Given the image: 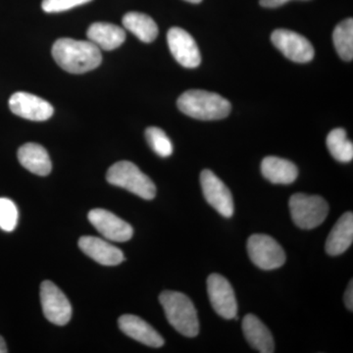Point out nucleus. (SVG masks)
<instances>
[{"instance_id": "obj_1", "label": "nucleus", "mask_w": 353, "mask_h": 353, "mask_svg": "<svg viewBox=\"0 0 353 353\" xmlns=\"http://www.w3.org/2000/svg\"><path fill=\"white\" fill-rule=\"evenodd\" d=\"M55 62L65 71L72 74H83L101 65V50L90 41L59 39L52 46Z\"/></svg>"}, {"instance_id": "obj_2", "label": "nucleus", "mask_w": 353, "mask_h": 353, "mask_svg": "<svg viewBox=\"0 0 353 353\" xmlns=\"http://www.w3.org/2000/svg\"><path fill=\"white\" fill-rule=\"evenodd\" d=\"M178 108L185 115L197 120H221L229 116L232 105L228 99L214 92L190 90L179 97Z\"/></svg>"}, {"instance_id": "obj_3", "label": "nucleus", "mask_w": 353, "mask_h": 353, "mask_svg": "<svg viewBox=\"0 0 353 353\" xmlns=\"http://www.w3.org/2000/svg\"><path fill=\"white\" fill-rule=\"evenodd\" d=\"M167 320L179 333L194 338L199 333L197 311L189 297L182 292L166 290L159 296Z\"/></svg>"}, {"instance_id": "obj_4", "label": "nucleus", "mask_w": 353, "mask_h": 353, "mask_svg": "<svg viewBox=\"0 0 353 353\" xmlns=\"http://www.w3.org/2000/svg\"><path fill=\"white\" fill-rule=\"evenodd\" d=\"M106 179L111 185L129 190L146 201H152L157 196L154 183L132 162L120 161L112 165Z\"/></svg>"}, {"instance_id": "obj_5", "label": "nucleus", "mask_w": 353, "mask_h": 353, "mask_svg": "<svg viewBox=\"0 0 353 353\" xmlns=\"http://www.w3.org/2000/svg\"><path fill=\"white\" fill-rule=\"evenodd\" d=\"M289 204L292 221L301 229H315L328 216V203L319 196L296 194L290 197Z\"/></svg>"}, {"instance_id": "obj_6", "label": "nucleus", "mask_w": 353, "mask_h": 353, "mask_svg": "<svg viewBox=\"0 0 353 353\" xmlns=\"http://www.w3.org/2000/svg\"><path fill=\"white\" fill-rule=\"evenodd\" d=\"M248 252L253 264L262 270L280 268L285 262L282 246L267 234H252L248 241Z\"/></svg>"}, {"instance_id": "obj_7", "label": "nucleus", "mask_w": 353, "mask_h": 353, "mask_svg": "<svg viewBox=\"0 0 353 353\" xmlns=\"http://www.w3.org/2000/svg\"><path fill=\"white\" fill-rule=\"evenodd\" d=\"M41 303L46 319L57 326H64L72 317V306L63 292L50 281L41 285Z\"/></svg>"}, {"instance_id": "obj_8", "label": "nucleus", "mask_w": 353, "mask_h": 353, "mask_svg": "<svg viewBox=\"0 0 353 353\" xmlns=\"http://www.w3.org/2000/svg\"><path fill=\"white\" fill-rule=\"evenodd\" d=\"M208 292L211 305L224 319H236L238 301L229 281L219 274H211L208 279Z\"/></svg>"}, {"instance_id": "obj_9", "label": "nucleus", "mask_w": 353, "mask_h": 353, "mask_svg": "<svg viewBox=\"0 0 353 353\" xmlns=\"http://www.w3.org/2000/svg\"><path fill=\"white\" fill-rule=\"evenodd\" d=\"M271 41L288 59L296 63H307L314 57L312 44L301 34L289 30H276L271 36Z\"/></svg>"}, {"instance_id": "obj_10", "label": "nucleus", "mask_w": 353, "mask_h": 353, "mask_svg": "<svg viewBox=\"0 0 353 353\" xmlns=\"http://www.w3.org/2000/svg\"><path fill=\"white\" fill-rule=\"evenodd\" d=\"M201 185L208 203L224 217H232L234 214V201L227 185L208 169L201 172Z\"/></svg>"}, {"instance_id": "obj_11", "label": "nucleus", "mask_w": 353, "mask_h": 353, "mask_svg": "<svg viewBox=\"0 0 353 353\" xmlns=\"http://www.w3.org/2000/svg\"><path fill=\"white\" fill-rule=\"evenodd\" d=\"M169 50L178 63L185 68H196L201 62V52L194 39L181 28H171L167 34Z\"/></svg>"}, {"instance_id": "obj_12", "label": "nucleus", "mask_w": 353, "mask_h": 353, "mask_svg": "<svg viewBox=\"0 0 353 353\" xmlns=\"http://www.w3.org/2000/svg\"><path fill=\"white\" fill-rule=\"evenodd\" d=\"M88 218L92 226L109 241L124 243L131 240L134 234L129 223L105 209H94L88 213Z\"/></svg>"}, {"instance_id": "obj_13", "label": "nucleus", "mask_w": 353, "mask_h": 353, "mask_svg": "<svg viewBox=\"0 0 353 353\" xmlns=\"http://www.w3.org/2000/svg\"><path fill=\"white\" fill-rule=\"evenodd\" d=\"M9 108L15 115L31 121H46L54 112L50 102L29 92H19L9 99Z\"/></svg>"}, {"instance_id": "obj_14", "label": "nucleus", "mask_w": 353, "mask_h": 353, "mask_svg": "<svg viewBox=\"0 0 353 353\" xmlns=\"http://www.w3.org/2000/svg\"><path fill=\"white\" fill-rule=\"evenodd\" d=\"M79 248L88 257L104 266H116L125 260L122 250L97 236H82Z\"/></svg>"}, {"instance_id": "obj_15", "label": "nucleus", "mask_w": 353, "mask_h": 353, "mask_svg": "<svg viewBox=\"0 0 353 353\" xmlns=\"http://www.w3.org/2000/svg\"><path fill=\"white\" fill-rule=\"evenodd\" d=\"M118 325L123 333L148 347H161L164 345L163 338L157 330L153 329L148 322L139 316H121L118 320Z\"/></svg>"}, {"instance_id": "obj_16", "label": "nucleus", "mask_w": 353, "mask_h": 353, "mask_svg": "<svg viewBox=\"0 0 353 353\" xmlns=\"http://www.w3.org/2000/svg\"><path fill=\"white\" fill-rule=\"evenodd\" d=\"M88 41L99 50H114L126 39V32L119 26L110 23L97 22L90 25L87 32Z\"/></svg>"}, {"instance_id": "obj_17", "label": "nucleus", "mask_w": 353, "mask_h": 353, "mask_svg": "<svg viewBox=\"0 0 353 353\" xmlns=\"http://www.w3.org/2000/svg\"><path fill=\"white\" fill-rule=\"evenodd\" d=\"M243 332L246 341L257 352L273 353L275 343L268 328L260 321L256 316L248 314L243 320Z\"/></svg>"}, {"instance_id": "obj_18", "label": "nucleus", "mask_w": 353, "mask_h": 353, "mask_svg": "<svg viewBox=\"0 0 353 353\" xmlns=\"http://www.w3.org/2000/svg\"><path fill=\"white\" fill-rule=\"evenodd\" d=\"M18 159L28 171L38 176H48L52 169L50 155L43 146L29 143L18 150Z\"/></svg>"}, {"instance_id": "obj_19", "label": "nucleus", "mask_w": 353, "mask_h": 353, "mask_svg": "<svg viewBox=\"0 0 353 353\" xmlns=\"http://www.w3.org/2000/svg\"><path fill=\"white\" fill-rule=\"evenodd\" d=\"M353 241V214L345 213L336 223L326 241V252L332 256H338L347 252Z\"/></svg>"}, {"instance_id": "obj_20", "label": "nucleus", "mask_w": 353, "mask_h": 353, "mask_svg": "<svg viewBox=\"0 0 353 353\" xmlns=\"http://www.w3.org/2000/svg\"><path fill=\"white\" fill-rule=\"evenodd\" d=\"M261 172L265 179L273 183L290 185L296 180L299 169L289 160L276 157H265L261 162Z\"/></svg>"}, {"instance_id": "obj_21", "label": "nucleus", "mask_w": 353, "mask_h": 353, "mask_svg": "<svg viewBox=\"0 0 353 353\" xmlns=\"http://www.w3.org/2000/svg\"><path fill=\"white\" fill-rule=\"evenodd\" d=\"M123 25L143 43H152L158 36L155 21L146 14L129 12L123 17Z\"/></svg>"}, {"instance_id": "obj_22", "label": "nucleus", "mask_w": 353, "mask_h": 353, "mask_svg": "<svg viewBox=\"0 0 353 353\" xmlns=\"http://www.w3.org/2000/svg\"><path fill=\"white\" fill-rule=\"evenodd\" d=\"M326 143L329 152L334 159L343 163L352 161L353 145L352 141L347 139L345 130L338 128L330 132Z\"/></svg>"}, {"instance_id": "obj_23", "label": "nucleus", "mask_w": 353, "mask_h": 353, "mask_svg": "<svg viewBox=\"0 0 353 353\" xmlns=\"http://www.w3.org/2000/svg\"><path fill=\"white\" fill-rule=\"evenodd\" d=\"M333 41L336 52L341 59L352 61L353 58V20L343 21L333 32Z\"/></svg>"}, {"instance_id": "obj_24", "label": "nucleus", "mask_w": 353, "mask_h": 353, "mask_svg": "<svg viewBox=\"0 0 353 353\" xmlns=\"http://www.w3.org/2000/svg\"><path fill=\"white\" fill-rule=\"evenodd\" d=\"M145 138L153 152L160 157H169L173 153V145L163 130L157 127L146 129Z\"/></svg>"}, {"instance_id": "obj_25", "label": "nucleus", "mask_w": 353, "mask_h": 353, "mask_svg": "<svg viewBox=\"0 0 353 353\" xmlns=\"http://www.w3.org/2000/svg\"><path fill=\"white\" fill-rule=\"evenodd\" d=\"M19 219L17 206L11 199L0 197V229L4 232H13Z\"/></svg>"}, {"instance_id": "obj_26", "label": "nucleus", "mask_w": 353, "mask_h": 353, "mask_svg": "<svg viewBox=\"0 0 353 353\" xmlns=\"http://www.w3.org/2000/svg\"><path fill=\"white\" fill-rule=\"evenodd\" d=\"M90 1L92 0H43L41 8L46 13H59Z\"/></svg>"}, {"instance_id": "obj_27", "label": "nucleus", "mask_w": 353, "mask_h": 353, "mask_svg": "<svg viewBox=\"0 0 353 353\" xmlns=\"http://www.w3.org/2000/svg\"><path fill=\"white\" fill-rule=\"evenodd\" d=\"M290 0H260V6L266 7V8H276L284 6Z\"/></svg>"}, {"instance_id": "obj_28", "label": "nucleus", "mask_w": 353, "mask_h": 353, "mask_svg": "<svg viewBox=\"0 0 353 353\" xmlns=\"http://www.w3.org/2000/svg\"><path fill=\"white\" fill-rule=\"evenodd\" d=\"M345 305L348 310L352 311L353 309V285L352 281H350V285H348L347 292L345 294Z\"/></svg>"}, {"instance_id": "obj_29", "label": "nucleus", "mask_w": 353, "mask_h": 353, "mask_svg": "<svg viewBox=\"0 0 353 353\" xmlns=\"http://www.w3.org/2000/svg\"><path fill=\"white\" fill-rule=\"evenodd\" d=\"M6 352H8V350H7L6 341H4V339L0 336V353Z\"/></svg>"}, {"instance_id": "obj_30", "label": "nucleus", "mask_w": 353, "mask_h": 353, "mask_svg": "<svg viewBox=\"0 0 353 353\" xmlns=\"http://www.w3.org/2000/svg\"><path fill=\"white\" fill-rule=\"evenodd\" d=\"M185 1L190 2V3H201L202 0H185Z\"/></svg>"}]
</instances>
